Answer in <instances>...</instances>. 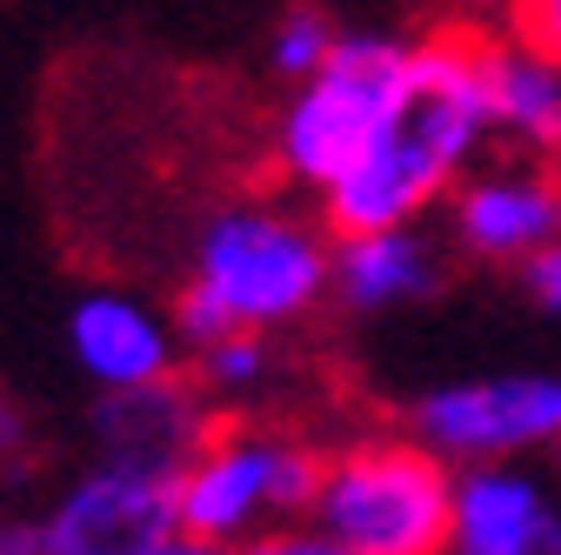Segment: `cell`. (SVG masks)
Instances as JSON below:
<instances>
[{
	"label": "cell",
	"instance_id": "18",
	"mask_svg": "<svg viewBox=\"0 0 561 555\" xmlns=\"http://www.w3.org/2000/svg\"><path fill=\"white\" fill-rule=\"evenodd\" d=\"M234 555H341L321 529H267V535H248Z\"/></svg>",
	"mask_w": 561,
	"mask_h": 555
},
{
	"label": "cell",
	"instance_id": "20",
	"mask_svg": "<svg viewBox=\"0 0 561 555\" xmlns=\"http://www.w3.org/2000/svg\"><path fill=\"white\" fill-rule=\"evenodd\" d=\"M528 295L541 308H561V241H548L541 254H528Z\"/></svg>",
	"mask_w": 561,
	"mask_h": 555
},
{
	"label": "cell",
	"instance_id": "13",
	"mask_svg": "<svg viewBox=\"0 0 561 555\" xmlns=\"http://www.w3.org/2000/svg\"><path fill=\"white\" fill-rule=\"evenodd\" d=\"M488 121L508 141L561 161V67L522 41H488Z\"/></svg>",
	"mask_w": 561,
	"mask_h": 555
},
{
	"label": "cell",
	"instance_id": "15",
	"mask_svg": "<svg viewBox=\"0 0 561 555\" xmlns=\"http://www.w3.org/2000/svg\"><path fill=\"white\" fill-rule=\"evenodd\" d=\"M334 27H328V14H314V8H295V14H280V27H274V67L288 81H308V75H321L328 67V54H334Z\"/></svg>",
	"mask_w": 561,
	"mask_h": 555
},
{
	"label": "cell",
	"instance_id": "8",
	"mask_svg": "<svg viewBox=\"0 0 561 555\" xmlns=\"http://www.w3.org/2000/svg\"><path fill=\"white\" fill-rule=\"evenodd\" d=\"M67 355L107 395V388L181 375V335H174V315H161L154 302L121 288H88L67 308Z\"/></svg>",
	"mask_w": 561,
	"mask_h": 555
},
{
	"label": "cell",
	"instance_id": "19",
	"mask_svg": "<svg viewBox=\"0 0 561 555\" xmlns=\"http://www.w3.org/2000/svg\"><path fill=\"white\" fill-rule=\"evenodd\" d=\"M21 468H27V415L0 395V489H8Z\"/></svg>",
	"mask_w": 561,
	"mask_h": 555
},
{
	"label": "cell",
	"instance_id": "7",
	"mask_svg": "<svg viewBox=\"0 0 561 555\" xmlns=\"http://www.w3.org/2000/svg\"><path fill=\"white\" fill-rule=\"evenodd\" d=\"M201 375H161V382H140V388H107L94 401V449L101 462H127V468H148L181 482L187 462L221 435V415L207 401Z\"/></svg>",
	"mask_w": 561,
	"mask_h": 555
},
{
	"label": "cell",
	"instance_id": "11",
	"mask_svg": "<svg viewBox=\"0 0 561 555\" xmlns=\"http://www.w3.org/2000/svg\"><path fill=\"white\" fill-rule=\"evenodd\" d=\"M455 555H561V516L528 475L474 462L455 489Z\"/></svg>",
	"mask_w": 561,
	"mask_h": 555
},
{
	"label": "cell",
	"instance_id": "4",
	"mask_svg": "<svg viewBox=\"0 0 561 555\" xmlns=\"http://www.w3.org/2000/svg\"><path fill=\"white\" fill-rule=\"evenodd\" d=\"M328 455L301 435H280L261 422H221L187 475L174 482V509L187 535L241 548L267 516H314Z\"/></svg>",
	"mask_w": 561,
	"mask_h": 555
},
{
	"label": "cell",
	"instance_id": "16",
	"mask_svg": "<svg viewBox=\"0 0 561 555\" xmlns=\"http://www.w3.org/2000/svg\"><path fill=\"white\" fill-rule=\"evenodd\" d=\"M0 555H88V548L41 509V516H0Z\"/></svg>",
	"mask_w": 561,
	"mask_h": 555
},
{
	"label": "cell",
	"instance_id": "9",
	"mask_svg": "<svg viewBox=\"0 0 561 555\" xmlns=\"http://www.w3.org/2000/svg\"><path fill=\"white\" fill-rule=\"evenodd\" d=\"M47 516L75 535L88 555H140L148 542H161V535L181 529L174 482L168 475L127 468V462H101V455H94V468H81L47 502Z\"/></svg>",
	"mask_w": 561,
	"mask_h": 555
},
{
	"label": "cell",
	"instance_id": "12",
	"mask_svg": "<svg viewBox=\"0 0 561 555\" xmlns=\"http://www.w3.org/2000/svg\"><path fill=\"white\" fill-rule=\"evenodd\" d=\"M334 288L355 315L401 308L435 288V248L414 228H375V235H341L334 248Z\"/></svg>",
	"mask_w": 561,
	"mask_h": 555
},
{
	"label": "cell",
	"instance_id": "2",
	"mask_svg": "<svg viewBox=\"0 0 561 555\" xmlns=\"http://www.w3.org/2000/svg\"><path fill=\"white\" fill-rule=\"evenodd\" d=\"M455 489L428 442H355L328 455L314 529L355 555H455Z\"/></svg>",
	"mask_w": 561,
	"mask_h": 555
},
{
	"label": "cell",
	"instance_id": "3",
	"mask_svg": "<svg viewBox=\"0 0 561 555\" xmlns=\"http://www.w3.org/2000/svg\"><path fill=\"white\" fill-rule=\"evenodd\" d=\"M414 81V47L388 34H341L321 75L301 81V94L280 114V168L301 188H334L347 168L388 134L401 94Z\"/></svg>",
	"mask_w": 561,
	"mask_h": 555
},
{
	"label": "cell",
	"instance_id": "22",
	"mask_svg": "<svg viewBox=\"0 0 561 555\" xmlns=\"http://www.w3.org/2000/svg\"><path fill=\"white\" fill-rule=\"evenodd\" d=\"M334 548H341V542H334ZM341 555H355V548H341Z\"/></svg>",
	"mask_w": 561,
	"mask_h": 555
},
{
	"label": "cell",
	"instance_id": "21",
	"mask_svg": "<svg viewBox=\"0 0 561 555\" xmlns=\"http://www.w3.org/2000/svg\"><path fill=\"white\" fill-rule=\"evenodd\" d=\"M140 555H234V548H221V542H207V535H187V529H174V535H161V542H148Z\"/></svg>",
	"mask_w": 561,
	"mask_h": 555
},
{
	"label": "cell",
	"instance_id": "5",
	"mask_svg": "<svg viewBox=\"0 0 561 555\" xmlns=\"http://www.w3.org/2000/svg\"><path fill=\"white\" fill-rule=\"evenodd\" d=\"M194 282L215 295L234 328L301 321L321 288H334V254L314 228L288 222L280 207H221L194 241Z\"/></svg>",
	"mask_w": 561,
	"mask_h": 555
},
{
	"label": "cell",
	"instance_id": "10",
	"mask_svg": "<svg viewBox=\"0 0 561 555\" xmlns=\"http://www.w3.org/2000/svg\"><path fill=\"white\" fill-rule=\"evenodd\" d=\"M455 235L481 261H528L561 241V161L528 174H488L455 194Z\"/></svg>",
	"mask_w": 561,
	"mask_h": 555
},
{
	"label": "cell",
	"instance_id": "1",
	"mask_svg": "<svg viewBox=\"0 0 561 555\" xmlns=\"http://www.w3.org/2000/svg\"><path fill=\"white\" fill-rule=\"evenodd\" d=\"M495 127L488 121V34L448 27L414 47V81L388 121V134L347 168L321 201L334 235H375L408 228L428 201L448 194L474 141Z\"/></svg>",
	"mask_w": 561,
	"mask_h": 555
},
{
	"label": "cell",
	"instance_id": "6",
	"mask_svg": "<svg viewBox=\"0 0 561 555\" xmlns=\"http://www.w3.org/2000/svg\"><path fill=\"white\" fill-rule=\"evenodd\" d=\"M561 435V375H495L414 401V442L448 462H502Z\"/></svg>",
	"mask_w": 561,
	"mask_h": 555
},
{
	"label": "cell",
	"instance_id": "14",
	"mask_svg": "<svg viewBox=\"0 0 561 555\" xmlns=\"http://www.w3.org/2000/svg\"><path fill=\"white\" fill-rule=\"evenodd\" d=\"M194 375L207 382V388H254L261 375H267V341H261V328H234V335H221V341H207V349H194Z\"/></svg>",
	"mask_w": 561,
	"mask_h": 555
},
{
	"label": "cell",
	"instance_id": "17",
	"mask_svg": "<svg viewBox=\"0 0 561 555\" xmlns=\"http://www.w3.org/2000/svg\"><path fill=\"white\" fill-rule=\"evenodd\" d=\"M508 34L561 67V0H508Z\"/></svg>",
	"mask_w": 561,
	"mask_h": 555
}]
</instances>
